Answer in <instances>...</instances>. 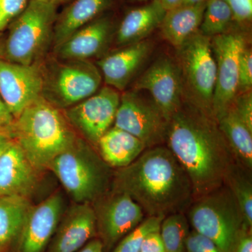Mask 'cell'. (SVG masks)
Returning <instances> with one entry per match:
<instances>
[{
    "label": "cell",
    "mask_w": 252,
    "mask_h": 252,
    "mask_svg": "<svg viewBox=\"0 0 252 252\" xmlns=\"http://www.w3.org/2000/svg\"><path fill=\"white\" fill-rule=\"evenodd\" d=\"M165 145L188 175L194 200L223 186L235 160L215 118L185 99L169 122Z\"/></svg>",
    "instance_id": "6da1fadb"
},
{
    "label": "cell",
    "mask_w": 252,
    "mask_h": 252,
    "mask_svg": "<svg viewBox=\"0 0 252 252\" xmlns=\"http://www.w3.org/2000/svg\"><path fill=\"white\" fill-rule=\"evenodd\" d=\"M110 189L127 194L147 217L186 213L194 200L188 175L165 145L146 149L130 165L116 169Z\"/></svg>",
    "instance_id": "7a4b0ae2"
},
{
    "label": "cell",
    "mask_w": 252,
    "mask_h": 252,
    "mask_svg": "<svg viewBox=\"0 0 252 252\" xmlns=\"http://www.w3.org/2000/svg\"><path fill=\"white\" fill-rule=\"evenodd\" d=\"M38 171L50 163L77 138L61 109L42 97L31 104L6 130Z\"/></svg>",
    "instance_id": "3957f363"
},
{
    "label": "cell",
    "mask_w": 252,
    "mask_h": 252,
    "mask_svg": "<svg viewBox=\"0 0 252 252\" xmlns=\"http://www.w3.org/2000/svg\"><path fill=\"white\" fill-rule=\"evenodd\" d=\"M48 169L54 172L76 203H94L107 193L114 172L89 142L78 137L55 158Z\"/></svg>",
    "instance_id": "277c9868"
},
{
    "label": "cell",
    "mask_w": 252,
    "mask_h": 252,
    "mask_svg": "<svg viewBox=\"0 0 252 252\" xmlns=\"http://www.w3.org/2000/svg\"><path fill=\"white\" fill-rule=\"evenodd\" d=\"M57 6L30 0L26 9L8 27L1 59L30 65L43 61L53 44Z\"/></svg>",
    "instance_id": "5b68a950"
},
{
    "label": "cell",
    "mask_w": 252,
    "mask_h": 252,
    "mask_svg": "<svg viewBox=\"0 0 252 252\" xmlns=\"http://www.w3.org/2000/svg\"><path fill=\"white\" fill-rule=\"evenodd\" d=\"M193 230L210 239L222 252H232L247 228L240 205L225 185L195 199L186 212Z\"/></svg>",
    "instance_id": "8992f818"
},
{
    "label": "cell",
    "mask_w": 252,
    "mask_h": 252,
    "mask_svg": "<svg viewBox=\"0 0 252 252\" xmlns=\"http://www.w3.org/2000/svg\"><path fill=\"white\" fill-rule=\"evenodd\" d=\"M41 97L60 109L75 105L95 94L102 77L89 61H65L55 58L41 62Z\"/></svg>",
    "instance_id": "52a82bcc"
},
{
    "label": "cell",
    "mask_w": 252,
    "mask_h": 252,
    "mask_svg": "<svg viewBox=\"0 0 252 252\" xmlns=\"http://www.w3.org/2000/svg\"><path fill=\"white\" fill-rule=\"evenodd\" d=\"M177 50L183 89L186 87L189 94L187 100L214 117L212 102L217 64L211 38L198 31Z\"/></svg>",
    "instance_id": "ba28073f"
},
{
    "label": "cell",
    "mask_w": 252,
    "mask_h": 252,
    "mask_svg": "<svg viewBox=\"0 0 252 252\" xmlns=\"http://www.w3.org/2000/svg\"><path fill=\"white\" fill-rule=\"evenodd\" d=\"M114 124V127L139 139L146 149L165 144L169 121L153 99L144 97L137 91L121 95Z\"/></svg>",
    "instance_id": "9c48e42d"
},
{
    "label": "cell",
    "mask_w": 252,
    "mask_h": 252,
    "mask_svg": "<svg viewBox=\"0 0 252 252\" xmlns=\"http://www.w3.org/2000/svg\"><path fill=\"white\" fill-rule=\"evenodd\" d=\"M217 64V81L212 102L215 119L230 107L238 94L240 56L247 47L245 36L227 32L211 38Z\"/></svg>",
    "instance_id": "30bf717a"
},
{
    "label": "cell",
    "mask_w": 252,
    "mask_h": 252,
    "mask_svg": "<svg viewBox=\"0 0 252 252\" xmlns=\"http://www.w3.org/2000/svg\"><path fill=\"white\" fill-rule=\"evenodd\" d=\"M94 203L97 235L107 250L144 220L140 205L122 192L109 189Z\"/></svg>",
    "instance_id": "8fae6325"
},
{
    "label": "cell",
    "mask_w": 252,
    "mask_h": 252,
    "mask_svg": "<svg viewBox=\"0 0 252 252\" xmlns=\"http://www.w3.org/2000/svg\"><path fill=\"white\" fill-rule=\"evenodd\" d=\"M121 94L116 89L104 86L79 103L64 109V116L84 140L97 147L99 140L114 123Z\"/></svg>",
    "instance_id": "7c38bea8"
},
{
    "label": "cell",
    "mask_w": 252,
    "mask_h": 252,
    "mask_svg": "<svg viewBox=\"0 0 252 252\" xmlns=\"http://www.w3.org/2000/svg\"><path fill=\"white\" fill-rule=\"evenodd\" d=\"M41 62L25 65L0 58V95L14 119L41 97Z\"/></svg>",
    "instance_id": "4fadbf2b"
},
{
    "label": "cell",
    "mask_w": 252,
    "mask_h": 252,
    "mask_svg": "<svg viewBox=\"0 0 252 252\" xmlns=\"http://www.w3.org/2000/svg\"><path fill=\"white\" fill-rule=\"evenodd\" d=\"M147 91L170 122L183 102L182 73L178 63L169 57L159 58L136 81L134 91Z\"/></svg>",
    "instance_id": "5bb4252c"
},
{
    "label": "cell",
    "mask_w": 252,
    "mask_h": 252,
    "mask_svg": "<svg viewBox=\"0 0 252 252\" xmlns=\"http://www.w3.org/2000/svg\"><path fill=\"white\" fill-rule=\"evenodd\" d=\"M64 206L63 195L56 193L32 207L16 239V252H44L62 218Z\"/></svg>",
    "instance_id": "9a60e30c"
},
{
    "label": "cell",
    "mask_w": 252,
    "mask_h": 252,
    "mask_svg": "<svg viewBox=\"0 0 252 252\" xmlns=\"http://www.w3.org/2000/svg\"><path fill=\"white\" fill-rule=\"evenodd\" d=\"M97 235L91 203H76L64 212L47 252H76Z\"/></svg>",
    "instance_id": "2e32d148"
},
{
    "label": "cell",
    "mask_w": 252,
    "mask_h": 252,
    "mask_svg": "<svg viewBox=\"0 0 252 252\" xmlns=\"http://www.w3.org/2000/svg\"><path fill=\"white\" fill-rule=\"evenodd\" d=\"M113 23L109 16H99L78 30L55 48L56 58L65 61H89L106 49L112 38Z\"/></svg>",
    "instance_id": "e0dca14e"
},
{
    "label": "cell",
    "mask_w": 252,
    "mask_h": 252,
    "mask_svg": "<svg viewBox=\"0 0 252 252\" xmlns=\"http://www.w3.org/2000/svg\"><path fill=\"white\" fill-rule=\"evenodd\" d=\"M152 49V42L144 39L123 46L99 60L97 67L107 86L118 91L125 90Z\"/></svg>",
    "instance_id": "ac0fdd59"
},
{
    "label": "cell",
    "mask_w": 252,
    "mask_h": 252,
    "mask_svg": "<svg viewBox=\"0 0 252 252\" xmlns=\"http://www.w3.org/2000/svg\"><path fill=\"white\" fill-rule=\"evenodd\" d=\"M36 171L21 147L12 140L0 158V196L28 198L35 189Z\"/></svg>",
    "instance_id": "d6986e66"
},
{
    "label": "cell",
    "mask_w": 252,
    "mask_h": 252,
    "mask_svg": "<svg viewBox=\"0 0 252 252\" xmlns=\"http://www.w3.org/2000/svg\"><path fill=\"white\" fill-rule=\"evenodd\" d=\"M166 9L160 0L127 11L116 32V42L119 47L143 41L160 24Z\"/></svg>",
    "instance_id": "ffe728a7"
},
{
    "label": "cell",
    "mask_w": 252,
    "mask_h": 252,
    "mask_svg": "<svg viewBox=\"0 0 252 252\" xmlns=\"http://www.w3.org/2000/svg\"><path fill=\"white\" fill-rule=\"evenodd\" d=\"M114 0H72L57 14L53 44L57 47L73 33L96 19L112 4Z\"/></svg>",
    "instance_id": "44dd1931"
},
{
    "label": "cell",
    "mask_w": 252,
    "mask_h": 252,
    "mask_svg": "<svg viewBox=\"0 0 252 252\" xmlns=\"http://www.w3.org/2000/svg\"><path fill=\"white\" fill-rule=\"evenodd\" d=\"M206 1L195 5L177 6L167 10L160 26L164 39L177 49L198 32Z\"/></svg>",
    "instance_id": "7402d4cb"
},
{
    "label": "cell",
    "mask_w": 252,
    "mask_h": 252,
    "mask_svg": "<svg viewBox=\"0 0 252 252\" xmlns=\"http://www.w3.org/2000/svg\"><path fill=\"white\" fill-rule=\"evenodd\" d=\"M97 147L104 161L116 169L130 165L146 149L144 144L135 136L116 127L104 134Z\"/></svg>",
    "instance_id": "603a6c76"
},
{
    "label": "cell",
    "mask_w": 252,
    "mask_h": 252,
    "mask_svg": "<svg viewBox=\"0 0 252 252\" xmlns=\"http://www.w3.org/2000/svg\"><path fill=\"white\" fill-rule=\"evenodd\" d=\"M235 160L252 170V130L230 106L216 119Z\"/></svg>",
    "instance_id": "cb8c5ba5"
},
{
    "label": "cell",
    "mask_w": 252,
    "mask_h": 252,
    "mask_svg": "<svg viewBox=\"0 0 252 252\" xmlns=\"http://www.w3.org/2000/svg\"><path fill=\"white\" fill-rule=\"evenodd\" d=\"M31 207L26 197L0 196V249L16 240Z\"/></svg>",
    "instance_id": "d4e9b609"
},
{
    "label": "cell",
    "mask_w": 252,
    "mask_h": 252,
    "mask_svg": "<svg viewBox=\"0 0 252 252\" xmlns=\"http://www.w3.org/2000/svg\"><path fill=\"white\" fill-rule=\"evenodd\" d=\"M252 170L237 161L230 164L223 185L233 194L243 212L247 228L252 229Z\"/></svg>",
    "instance_id": "484cf974"
},
{
    "label": "cell",
    "mask_w": 252,
    "mask_h": 252,
    "mask_svg": "<svg viewBox=\"0 0 252 252\" xmlns=\"http://www.w3.org/2000/svg\"><path fill=\"white\" fill-rule=\"evenodd\" d=\"M233 14L228 2L223 0H207L200 32L212 38L228 32L233 22Z\"/></svg>",
    "instance_id": "4316f807"
},
{
    "label": "cell",
    "mask_w": 252,
    "mask_h": 252,
    "mask_svg": "<svg viewBox=\"0 0 252 252\" xmlns=\"http://www.w3.org/2000/svg\"><path fill=\"white\" fill-rule=\"evenodd\" d=\"M189 222L186 213L172 214L165 217L160 225V235L166 252H187Z\"/></svg>",
    "instance_id": "83f0119b"
},
{
    "label": "cell",
    "mask_w": 252,
    "mask_h": 252,
    "mask_svg": "<svg viewBox=\"0 0 252 252\" xmlns=\"http://www.w3.org/2000/svg\"><path fill=\"white\" fill-rule=\"evenodd\" d=\"M163 219L162 217H147L122 239L114 252H140L141 246L147 237L154 232L160 231Z\"/></svg>",
    "instance_id": "f1b7e54d"
},
{
    "label": "cell",
    "mask_w": 252,
    "mask_h": 252,
    "mask_svg": "<svg viewBox=\"0 0 252 252\" xmlns=\"http://www.w3.org/2000/svg\"><path fill=\"white\" fill-rule=\"evenodd\" d=\"M30 0H0V32L7 30L9 25L24 11Z\"/></svg>",
    "instance_id": "f546056e"
},
{
    "label": "cell",
    "mask_w": 252,
    "mask_h": 252,
    "mask_svg": "<svg viewBox=\"0 0 252 252\" xmlns=\"http://www.w3.org/2000/svg\"><path fill=\"white\" fill-rule=\"evenodd\" d=\"M252 51L246 47L240 56L239 65L238 94L252 91Z\"/></svg>",
    "instance_id": "4dcf8cb0"
},
{
    "label": "cell",
    "mask_w": 252,
    "mask_h": 252,
    "mask_svg": "<svg viewBox=\"0 0 252 252\" xmlns=\"http://www.w3.org/2000/svg\"><path fill=\"white\" fill-rule=\"evenodd\" d=\"M230 106H231L240 119L252 130V91L237 94Z\"/></svg>",
    "instance_id": "1f68e13d"
},
{
    "label": "cell",
    "mask_w": 252,
    "mask_h": 252,
    "mask_svg": "<svg viewBox=\"0 0 252 252\" xmlns=\"http://www.w3.org/2000/svg\"><path fill=\"white\" fill-rule=\"evenodd\" d=\"M186 250L187 252H222L210 239L194 230L190 231L187 239Z\"/></svg>",
    "instance_id": "d6a6232c"
},
{
    "label": "cell",
    "mask_w": 252,
    "mask_h": 252,
    "mask_svg": "<svg viewBox=\"0 0 252 252\" xmlns=\"http://www.w3.org/2000/svg\"><path fill=\"white\" fill-rule=\"evenodd\" d=\"M233 21L238 23L250 22L252 18V0H228Z\"/></svg>",
    "instance_id": "836d02e7"
},
{
    "label": "cell",
    "mask_w": 252,
    "mask_h": 252,
    "mask_svg": "<svg viewBox=\"0 0 252 252\" xmlns=\"http://www.w3.org/2000/svg\"><path fill=\"white\" fill-rule=\"evenodd\" d=\"M140 252H166L160 231L154 232L147 237L141 246Z\"/></svg>",
    "instance_id": "e575fe53"
},
{
    "label": "cell",
    "mask_w": 252,
    "mask_h": 252,
    "mask_svg": "<svg viewBox=\"0 0 252 252\" xmlns=\"http://www.w3.org/2000/svg\"><path fill=\"white\" fill-rule=\"evenodd\" d=\"M232 252H252V230H245L242 233Z\"/></svg>",
    "instance_id": "d590c367"
},
{
    "label": "cell",
    "mask_w": 252,
    "mask_h": 252,
    "mask_svg": "<svg viewBox=\"0 0 252 252\" xmlns=\"http://www.w3.org/2000/svg\"><path fill=\"white\" fill-rule=\"evenodd\" d=\"M14 121V117L10 114L0 95V130H7Z\"/></svg>",
    "instance_id": "8d00e7d4"
},
{
    "label": "cell",
    "mask_w": 252,
    "mask_h": 252,
    "mask_svg": "<svg viewBox=\"0 0 252 252\" xmlns=\"http://www.w3.org/2000/svg\"><path fill=\"white\" fill-rule=\"evenodd\" d=\"M104 246L99 238L91 240L79 252H103Z\"/></svg>",
    "instance_id": "74e56055"
},
{
    "label": "cell",
    "mask_w": 252,
    "mask_h": 252,
    "mask_svg": "<svg viewBox=\"0 0 252 252\" xmlns=\"http://www.w3.org/2000/svg\"><path fill=\"white\" fill-rule=\"evenodd\" d=\"M12 140L7 130H0V158Z\"/></svg>",
    "instance_id": "f35d334b"
},
{
    "label": "cell",
    "mask_w": 252,
    "mask_h": 252,
    "mask_svg": "<svg viewBox=\"0 0 252 252\" xmlns=\"http://www.w3.org/2000/svg\"><path fill=\"white\" fill-rule=\"evenodd\" d=\"M180 1V0H160L162 6L166 9V11L175 7L179 4Z\"/></svg>",
    "instance_id": "ab89813d"
},
{
    "label": "cell",
    "mask_w": 252,
    "mask_h": 252,
    "mask_svg": "<svg viewBox=\"0 0 252 252\" xmlns=\"http://www.w3.org/2000/svg\"><path fill=\"white\" fill-rule=\"evenodd\" d=\"M33 1H41V2L46 3V4L54 5L59 7L60 5L66 4L71 0H33Z\"/></svg>",
    "instance_id": "60d3db41"
},
{
    "label": "cell",
    "mask_w": 252,
    "mask_h": 252,
    "mask_svg": "<svg viewBox=\"0 0 252 252\" xmlns=\"http://www.w3.org/2000/svg\"><path fill=\"white\" fill-rule=\"evenodd\" d=\"M207 0H180L177 6H188V5H195L205 2Z\"/></svg>",
    "instance_id": "b9f144b4"
},
{
    "label": "cell",
    "mask_w": 252,
    "mask_h": 252,
    "mask_svg": "<svg viewBox=\"0 0 252 252\" xmlns=\"http://www.w3.org/2000/svg\"><path fill=\"white\" fill-rule=\"evenodd\" d=\"M4 33L0 32V58L1 56V51H2L3 43H4Z\"/></svg>",
    "instance_id": "7bdbcfd3"
},
{
    "label": "cell",
    "mask_w": 252,
    "mask_h": 252,
    "mask_svg": "<svg viewBox=\"0 0 252 252\" xmlns=\"http://www.w3.org/2000/svg\"><path fill=\"white\" fill-rule=\"evenodd\" d=\"M131 1H153V0H131Z\"/></svg>",
    "instance_id": "ee69618b"
},
{
    "label": "cell",
    "mask_w": 252,
    "mask_h": 252,
    "mask_svg": "<svg viewBox=\"0 0 252 252\" xmlns=\"http://www.w3.org/2000/svg\"><path fill=\"white\" fill-rule=\"evenodd\" d=\"M223 1H228V0H223Z\"/></svg>",
    "instance_id": "f6af8a7d"
}]
</instances>
